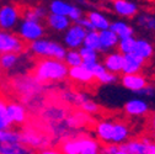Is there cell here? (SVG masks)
Wrapping results in <instances>:
<instances>
[{
	"label": "cell",
	"mask_w": 155,
	"mask_h": 154,
	"mask_svg": "<svg viewBox=\"0 0 155 154\" xmlns=\"http://www.w3.org/2000/svg\"><path fill=\"white\" fill-rule=\"evenodd\" d=\"M113 6H114V10L116 12H118L120 15H123V16H133L135 12H137V6L132 3H128V2H123V0H117V2L113 3Z\"/></svg>",
	"instance_id": "obj_12"
},
{
	"label": "cell",
	"mask_w": 155,
	"mask_h": 154,
	"mask_svg": "<svg viewBox=\"0 0 155 154\" xmlns=\"http://www.w3.org/2000/svg\"><path fill=\"white\" fill-rule=\"evenodd\" d=\"M128 137V129L126 125L116 122L113 123V132H112V142H122Z\"/></svg>",
	"instance_id": "obj_18"
},
{
	"label": "cell",
	"mask_w": 155,
	"mask_h": 154,
	"mask_svg": "<svg viewBox=\"0 0 155 154\" xmlns=\"http://www.w3.org/2000/svg\"><path fill=\"white\" fill-rule=\"evenodd\" d=\"M32 154H61V152L57 148H49V149H45V150H33L32 149Z\"/></svg>",
	"instance_id": "obj_31"
},
{
	"label": "cell",
	"mask_w": 155,
	"mask_h": 154,
	"mask_svg": "<svg viewBox=\"0 0 155 154\" xmlns=\"http://www.w3.org/2000/svg\"><path fill=\"white\" fill-rule=\"evenodd\" d=\"M150 141L148 138H140L128 142L127 144H123L120 147V149L126 150L129 154H148L149 153V146Z\"/></svg>",
	"instance_id": "obj_4"
},
{
	"label": "cell",
	"mask_w": 155,
	"mask_h": 154,
	"mask_svg": "<svg viewBox=\"0 0 155 154\" xmlns=\"http://www.w3.org/2000/svg\"><path fill=\"white\" fill-rule=\"evenodd\" d=\"M116 154H129V153H127L126 150H122V149H118V152L116 153Z\"/></svg>",
	"instance_id": "obj_37"
},
{
	"label": "cell",
	"mask_w": 155,
	"mask_h": 154,
	"mask_svg": "<svg viewBox=\"0 0 155 154\" xmlns=\"http://www.w3.org/2000/svg\"><path fill=\"white\" fill-rule=\"evenodd\" d=\"M134 46H135V41L133 40L132 37L124 38V40H122L121 43H120V51L122 53H124V55L126 54H130L134 51Z\"/></svg>",
	"instance_id": "obj_25"
},
{
	"label": "cell",
	"mask_w": 155,
	"mask_h": 154,
	"mask_svg": "<svg viewBox=\"0 0 155 154\" xmlns=\"http://www.w3.org/2000/svg\"><path fill=\"white\" fill-rule=\"evenodd\" d=\"M17 17V14L14 8L4 6L0 9V26L2 28H9L14 25Z\"/></svg>",
	"instance_id": "obj_9"
},
{
	"label": "cell",
	"mask_w": 155,
	"mask_h": 154,
	"mask_svg": "<svg viewBox=\"0 0 155 154\" xmlns=\"http://www.w3.org/2000/svg\"><path fill=\"white\" fill-rule=\"evenodd\" d=\"M148 154H155V144L149 146V153Z\"/></svg>",
	"instance_id": "obj_36"
},
{
	"label": "cell",
	"mask_w": 155,
	"mask_h": 154,
	"mask_svg": "<svg viewBox=\"0 0 155 154\" xmlns=\"http://www.w3.org/2000/svg\"><path fill=\"white\" fill-rule=\"evenodd\" d=\"M49 58H54L57 61H61L65 57V51L57 43H52L48 42V47H47V55Z\"/></svg>",
	"instance_id": "obj_21"
},
{
	"label": "cell",
	"mask_w": 155,
	"mask_h": 154,
	"mask_svg": "<svg viewBox=\"0 0 155 154\" xmlns=\"http://www.w3.org/2000/svg\"><path fill=\"white\" fill-rule=\"evenodd\" d=\"M126 111L129 115H144L148 111V106L143 101L133 100L126 104Z\"/></svg>",
	"instance_id": "obj_16"
},
{
	"label": "cell",
	"mask_w": 155,
	"mask_h": 154,
	"mask_svg": "<svg viewBox=\"0 0 155 154\" xmlns=\"http://www.w3.org/2000/svg\"><path fill=\"white\" fill-rule=\"evenodd\" d=\"M80 55L81 58L84 59V62L86 63H92V62H96V52L92 51V49H89V48H83L80 51Z\"/></svg>",
	"instance_id": "obj_27"
},
{
	"label": "cell",
	"mask_w": 155,
	"mask_h": 154,
	"mask_svg": "<svg viewBox=\"0 0 155 154\" xmlns=\"http://www.w3.org/2000/svg\"><path fill=\"white\" fill-rule=\"evenodd\" d=\"M43 33L42 26L37 22H32V21H26L21 28V36L26 40H35L37 37H41Z\"/></svg>",
	"instance_id": "obj_7"
},
{
	"label": "cell",
	"mask_w": 155,
	"mask_h": 154,
	"mask_svg": "<svg viewBox=\"0 0 155 154\" xmlns=\"http://www.w3.org/2000/svg\"><path fill=\"white\" fill-rule=\"evenodd\" d=\"M97 134L102 142H108V141H112V132H113V123L111 122H100L97 123Z\"/></svg>",
	"instance_id": "obj_14"
},
{
	"label": "cell",
	"mask_w": 155,
	"mask_h": 154,
	"mask_svg": "<svg viewBox=\"0 0 155 154\" xmlns=\"http://www.w3.org/2000/svg\"><path fill=\"white\" fill-rule=\"evenodd\" d=\"M96 79H97L100 83H111V82H113L116 79V76L113 74H111L110 72L106 70L105 73H102L101 75H99Z\"/></svg>",
	"instance_id": "obj_30"
},
{
	"label": "cell",
	"mask_w": 155,
	"mask_h": 154,
	"mask_svg": "<svg viewBox=\"0 0 155 154\" xmlns=\"http://www.w3.org/2000/svg\"><path fill=\"white\" fill-rule=\"evenodd\" d=\"M71 9H73V6H70L68 4H64L62 2H54L51 5V10L53 11V15H59V16L69 15Z\"/></svg>",
	"instance_id": "obj_23"
},
{
	"label": "cell",
	"mask_w": 155,
	"mask_h": 154,
	"mask_svg": "<svg viewBox=\"0 0 155 154\" xmlns=\"http://www.w3.org/2000/svg\"><path fill=\"white\" fill-rule=\"evenodd\" d=\"M153 137H154V138H155V133H154V134H153Z\"/></svg>",
	"instance_id": "obj_38"
},
{
	"label": "cell",
	"mask_w": 155,
	"mask_h": 154,
	"mask_svg": "<svg viewBox=\"0 0 155 154\" xmlns=\"http://www.w3.org/2000/svg\"><path fill=\"white\" fill-rule=\"evenodd\" d=\"M148 126L151 129H155V113H151L148 117Z\"/></svg>",
	"instance_id": "obj_35"
},
{
	"label": "cell",
	"mask_w": 155,
	"mask_h": 154,
	"mask_svg": "<svg viewBox=\"0 0 155 154\" xmlns=\"http://www.w3.org/2000/svg\"><path fill=\"white\" fill-rule=\"evenodd\" d=\"M122 83L127 89L140 91L145 88V79L142 75L132 74V75H124L122 78Z\"/></svg>",
	"instance_id": "obj_8"
},
{
	"label": "cell",
	"mask_w": 155,
	"mask_h": 154,
	"mask_svg": "<svg viewBox=\"0 0 155 154\" xmlns=\"http://www.w3.org/2000/svg\"><path fill=\"white\" fill-rule=\"evenodd\" d=\"M99 143L83 134L80 138V154H97Z\"/></svg>",
	"instance_id": "obj_11"
},
{
	"label": "cell",
	"mask_w": 155,
	"mask_h": 154,
	"mask_svg": "<svg viewBox=\"0 0 155 154\" xmlns=\"http://www.w3.org/2000/svg\"><path fill=\"white\" fill-rule=\"evenodd\" d=\"M85 37H86L85 28L81 27L80 25H75L68 31L67 37H65V42L69 47L74 48V47L80 46V43L85 40Z\"/></svg>",
	"instance_id": "obj_5"
},
{
	"label": "cell",
	"mask_w": 155,
	"mask_h": 154,
	"mask_svg": "<svg viewBox=\"0 0 155 154\" xmlns=\"http://www.w3.org/2000/svg\"><path fill=\"white\" fill-rule=\"evenodd\" d=\"M80 109L81 111H84L85 113H100L102 110L99 105H96L95 102L90 101V100H86L85 102H83L80 105Z\"/></svg>",
	"instance_id": "obj_26"
},
{
	"label": "cell",
	"mask_w": 155,
	"mask_h": 154,
	"mask_svg": "<svg viewBox=\"0 0 155 154\" xmlns=\"http://www.w3.org/2000/svg\"><path fill=\"white\" fill-rule=\"evenodd\" d=\"M139 24L149 30L155 31V16H142L139 17Z\"/></svg>",
	"instance_id": "obj_28"
},
{
	"label": "cell",
	"mask_w": 155,
	"mask_h": 154,
	"mask_svg": "<svg viewBox=\"0 0 155 154\" xmlns=\"http://www.w3.org/2000/svg\"><path fill=\"white\" fill-rule=\"evenodd\" d=\"M80 15H81L80 10L78 9V8H74V6H73V9H71V11H70L69 16L73 18V20H75V21H79V20H80Z\"/></svg>",
	"instance_id": "obj_32"
},
{
	"label": "cell",
	"mask_w": 155,
	"mask_h": 154,
	"mask_svg": "<svg viewBox=\"0 0 155 154\" xmlns=\"http://www.w3.org/2000/svg\"><path fill=\"white\" fill-rule=\"evenodd\" d=\"M110 28H111V31L113 33L122 37V40H124V38H129L132 36V33H133V30L128 25H126L123 22H116V24L111 25Z\"/></svg>",
	"instance_id": "obj_20"
},
{
	"label": "cell",
	"mask_w": 155,
	"mask_h": 154,
	"mask_svg": "<svg viewBox=\"0 0 155 154\" xmlns=\"http://www.w3.org/2000/svg\"><path fill=\"white\" fill-rule=\"evenodd\" d=\"M67 64L70 65L71 68H76V67H81L83 64V58L80 53L78 52H69L67 54Z\"/></svg>",
	"instance_id": "obj_24"
},
{
	"label": "cell",
	"mask_w": 155,
	"mask_h": 154,
	"mask_svg": "<svg viewBox=\"0 0 155 154\" xmlns=\"http://www.w3.org/2000/svg\"><path fill=\"white\" fill-rule=\"evenodd\" d=\"M8 110V115L11 120V123H17L21 125L22 127L26 125L27 120H28V112H26V110L24 109V106H21L17 102H10L6 106Z\"/></svg>",
	"instance_id": "obj_3"
},
{
	"label": "cell",
	"mask_w": 155,
	"mask_h": 154,
	"mask_svg": "<svg viewBox=\"0 0 155 154\" xmlns=\"http://www.w3.org/2000/svg\"><path fill=\"white\" fill-rule=\"evenodd\" d=\"M123 59H124V65H123V69L122 70H123V73L126 75L135 74V73H137L140 69V65L144 62L143 58H140L139 55L134 54V53L123 55Z\"/></svg>",
	"instance_id": "obj_6"
},
{
	"label": "cell",
	"mask_w": 155,
	"mask_h": 154,
	"mask_svg": "<svg viewBox=\"0 0 155 154\" xmlns=\"http://www.w3.org/2000/svg\"><path fill=\"white\" fill-rule=\"evenodd\" d=\"M87 16H89L87 20L92 24V26L95 28H101L102 31H106L110 27V24L106 20V17H104L101 14H99V12H89Z\"/></svg>",
	"instance_id": "obj_15"
},
{
	"label": "cell",
	"mask_w": 155,
	"mask_h": 154,
	"mask_svg": "<svg viewBox=\"0 0 155 154\" xmlns=\"http://www.w3.org/2000/svg\"><path fill=\"white\" fill-rule=\"evenodd\" d=\"M120 147L114 146V144H104L101 150H100V154H116L118 152Z\"/></svg>",
	"instance_id": "obj_29"
},
{
	"label": "cell",
	"mask_w": 155,
	"mask_h": 154,
	"mask_svg": "<svg viewBox=\"0 0 155 154\" xmlns=\"http://www.w3.org/2000/svg\"><path fill=\"white\" fill-rule=\"evenodd\" d=\"M84 45L86 48L96 51V49H101V45H100V33H97L96 31H91L86 35L85 40H84Z\"/></svg>",
	"instance_id": "obj_19"
},
{
	"label": "cell",
	"mask_w": 155,
	"mask_h": 154,
	"mask_svg": "<svg viewBox=\"0 0 155 154\" xmlns=\"http://www.w3.org/2000/svg\"><path fill=\"white\" fill-rule=\"evenodd\" d=\"M11 127V123L9 121H6L2 115H0V129H4V128H9Z\"/></svg>",
	"instance_id": "obj_33"
},
{
	"label": "cell",
	"mask_w": 155,
	"mask_h": 154,
	"mask_svg": "<svg viewBox=\"0 0 155 154\" xmlns=\"http://www.w3.org/2000/svg\"><path fill=\"white\" fill-rule=\"evenodd\" d=\"M105 65L110 72H121L123 69L124 65V59L123 55L120 53H114V54H110L107 58L105 59Z\"/></svg>",
	"instance_id": "obj_10"
},
{
	"label": "cell",
	"mask_w": 155,
	"mask_h": 154,
	"mask_svg": "<svg viewBox=\"0 0 155 154\" xmlns=\"http://www.w3.org/2000/svg\"><path fill=\"white\" fill-rule=\"evenodd\" d=\"M83 134H76L73 137L63 138L58 142L57 149L61 154H80V138Z\"/></svg>",
	"instance_id": "obj_2"
},
{
	"label": "cell",
	"mask_w": 155,
	"mask_h": 154,
	"mask_svg": "<svg viewBox=\"0 0 155 154\" xmlns=\"http://www.w3.org/2000/svg\"><path fill=\"white\" fill-rule=\"evenodd\" d=\"M118 37L116 33H113L111 30H106L102 31L100 33V45H101V49H108L111 47H113L114 45H117Z\"/></svg>",
	"instance_id": "obj_13"
},
{
	"label": "cell",
	"mask_w": 155,
	"mask_h": 154,
	"mask_svg": "<svg viewBox=\"0 0 155 154\" xmlns=\"http://www.w3.org/2000/svg\"><path fill=\"white\" fill-rule=\"evenodd\" d=\"M48 24L57 28V30H64L68 27L69 25V21H68V18L65 16H59V15H52L49 16L48 18Z\"/></svg>",
	"instance_id": "obj_22"
},
{
	"label": "cell",
	"mask_w": 155,
	"mask_h": 154,
	"mask_svg": "<svg viewBox=\"0 0 155 154\" xmlns=\"http://www.w3.org/2000/svg\"><path fill=\"white\" fill-rule=\"evenodd\" d=\"M133 53L139 55L140 58H143L145 61V58H149V57L153 54V48L147 41H135Z\"/></svg>",
	"instance_id": "obj_17"
},
{
	"label": "cell",
	"mask_w": 155,
	"mask_h": 154,
	"mask_svg": "<svg viewBox=\"0 0 155 154\" xmlns=\"http://www.w3.org/2000/svg\"><path fill=\"white\" fill-rule=\"evenodd\" d=\"M32 61L35 62V67L28 70L27 75L38 84L46 86L53 80H62L65 78L68 73L67 65L54 58L43 55H33Z\"/></svg>",
	"instance_id": "obj_1"
},
{
	"label": "cell",
	"mask_w": 155,
	"mask_h": 154,
	"mask_svg": "<svg viewBox=\"0 0 155 154\" xmlns=\"http://www.w3.org/2000/svg\"><path fill=\"white\" fill-rule=\"evenodd\" d=\"M79 24H80V26L83 27H86V28H89V30H94L95 27L92 26V24L89 21V20H79Z\"/></svg>",
	"instance_id": "obj_34"
}]
</instances>
